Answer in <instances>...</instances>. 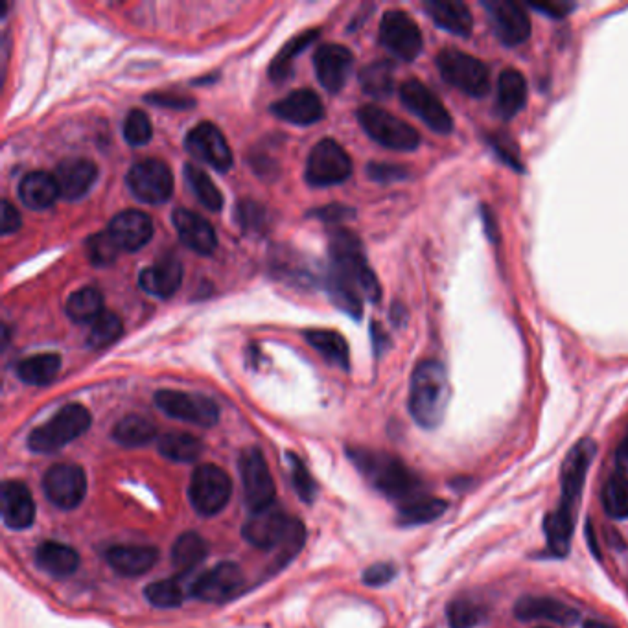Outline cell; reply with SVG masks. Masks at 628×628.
<instances>
[{"instance_id": "59", "label": "cell", "mask_w": 628, "mask_h": 628, "mask_svg": "<svg viewBox=\"0 0 628 628\" xmlns=\"http://www.w3.org/2000/svg\"><path fill=\"white\" fill-rule=\"evenodd\" d=\"M483 220H485V227H487V234H489L490 240L498 242V238H500L498 221H496V216L487 207H483Z\"/></svg>"}, {"instance_id": "6", "label": "cell", "mask_w": 628, "mask_h": 628, "mask_svg": "<svg viewBox=\"0 0 628 628\" xmlns=\"http://www.w3.org/2000/svg\"><path fill=\"white\" fill-rule=\"evenodd\" d=\"M441 76L455 89L470 96H485L490 91V70L481 59L466 52L446 48L437 56Z\"/></svg>"}, {"instance_id": "58", "label": "cell", "mask_w": 628, "mask_h": 628, "mask_svg": "<svg viewBox=\"0 0 628 628\" xmlns=\"http://www.w3.org/2000/svg\"><path fill=\"white\" fill-rule=\"evenodd\" d=\"M492 146L498 150V153H500L501 157H503V161H505V163L511 164V166H514L516 170H522L518 150H516V146H509V140H501L498 139V137H494V139H492Z\"/></svg>"}, {"instance_id": "48", "label": "cell", "mask_w": 628, "mask_h": 628, "mask_svg": "<svg viewBox=\"0 0 628 628\" xmlns=\"http://www.w3.org/2000/svg\"><path fill=\"white\" fill-rule=\"evenodd\" d=\"M118 245L109 233L94 234L87 242V256L96 268L111 266L118 256Z\"/></svg>"}, {"instance_id": "12", "label": "cell", "mask_w": 628, "mask_h": 628, "mask_svg": "<svg viewBox=\"0 0 628 628\" xmlns=\"http://www.w3.org/2000/svg\"><path fill=\"white\" fill-rule=\"evenodd\" d=\"M155 404L164 415L190 424H198L201 428H210L220 419V409L216 402H212L207 396L164 389L155 395Z\"/></svg>"}, {"instance_id": "46", "label": "cell", "mask_w": 628, "mask_h": 628, "mask_svg": "<svg viewBox=\"0 0 628 628\" xmlns=\"http://www.w3.org/2000/svg\"><path fill=\"white\" fill-rule=\"evenodd\" d=\"M122 336V321L113 312H104L96 317L87 336V345L91 349H105L113 345Z\"/></svg>"}, {"instance_id": "3", "label": "cell", "mask_w": 628, "mask_h": 628, "mask_svg": "<svg viewBox=\"0 0 628 628\" xmlns=\"http://www.w3.org/2000/svg\"><path fill=\"white\" fill-rule=\"evenodd\" d=\"M450 402V382L441 361H420L411 376L409 411L415 422L433 430L441 426Z\"/></svg>"}, {"instance_id": "62", "label": "cell", "mask_w": 628, "mask_h": 628, "mask_svg": "<svg viewBox=\"0 0 628 628\" xmlns=\"http://www.w3.org/2000/svg\"><path fill=\"white\" fill-rule=\"evenodd\" d=\"M584 628H616L610 627V625H606V623H601V621H588Z\"/></svg>"}, {"instance_id": "20", "label": "cell", "mask_w": 628, "mask_h": 628, "mask_svg": "<svg viewBox=\"0 0 628 628\" xmlns=\"http://www.w3.org/2000/svg\"><path fill=\"white\" fill-rule=\"evenodd\" d=\"M352 65H354V56L347 47L328 43L317 48L315 52V74L328 93H339L345 87Z\"/></svg>"}, {"instance_id": "42", "label": "cell", "mask_w": 628, "mask_h": 628, "mask_svg": "<svg viewBox=\"0 0 628 628\" xmlns=\"http://www.w3.org/2000/svg\"><path fill=\"white\" fill-rule=\"evenodd\" d=\"M104 297L96 288H82L74 291L67 301V315L76 323H93L96 317L104 314Z\"/></svg>"}, {"instance_id": "17", "label": "cell", "mask_w": 628, "mask_h": 628, "mask_svg": "<svg viewBox=\"0 0 628 628\" xmlns=\"http://www.w3.org/2000/svg\"><path fill=\"white\" fill-rule=\"evenodd\" d=\"M244 584V573L236 564L221 562L199 575L190 588V594L203 603H223L240 594Z\"/></svg>"}, {"instance_id": "34", "label": "cell", "mask_w": 628, "mask_h": 628, "mask_svg": "<svg viewBox=\"0 0 628 628\" xmlns=\"http://www.w3.org/2000/svg\"><path fill=\"white\" fill-rule=\"evenodd\" d=\"M306 341L314 347L328 363L336 365L339 369H349L350 354L349 345L345 338L334 332V330H308L306 334Z\"/></svg>"}, {"instance_id": "19", "label": "cell", "mask_w": 628, "mask_h": 628, "mask_svg": "<svg viewBox=\"0 0 628 628\" xmlns=\"http://www.w3.org/2000/svg\"><path fill=\"white\" fill-rule=\"evenodd\" d=\"M187 150L218 172H227L233 166V152L227 140L220 129L210 122H201L188 131Z\"/></svg>"}, {"instance_id": "44", "label": "cell", "mask_w": 628, "mask_h": 628, "mask_svg": "<svg viewBox=\"0 0 628 628\" xmlns=\"http://www.w3.org/2000/svg\"><path fill=\"white\" fill-rule=\"evenodd\" d=\"M603 507L606 514L616 520L628 518V477L627 474H614L606 481L603 489Z\"/></svg>"}, {"instance_id": "25", "label": "cell", "mask_w": 628, "mask_h": 628, "mask_svg": "<svg viewBox=\"0 0 628 628\" xmlns=\"http://www.w3.org/2000/svg\"><path fill=\"white\" fill-rule=\"evenodd\" d=\"M271 111L280 120L290 122L295 126H310L319 122L325 115L321 98L310 89H299L295 93L288 94L286 98L271 105Z\"/></svg>"}, {"instance_id": "8", "label": "cell", "mask_w": 628, "mask_h": 628, "mask_svg": "<svg viewBox=\"0 0 628 628\" xmlns=\"http://www.w3.org/2000/svg\"><path fill=\"white\" fill-rule=\"evenodd\" d=\"M352 161L336 140L317 142L306 163V181L312 187H332L349 179Z\"/></svg>"}, {"instance_id": "18", "label": "cell", "mask_w": 628, "mask_h": 628, "mask_svg": "<svg viewBox=\"0 0 628 628\" xmlns=\"http://www.w3.org/2000/svg\"><path fill=\"white\" fill-rule=\"evenodd\" d=\"M295 518L286 516L279 507L271 505L268 509L251 512L244 525V538L251 546L258 549H279L284 546L290 535Z\"/></svg>"}, {"instance_id": "47", "label": "cell", "mask_w": 628, "mask_h": 628, "mask_svg": "<svg viewBox=\"0 0 628 628\" xmlns=\"http://www.w3.org/2000/svg\"><path fill=\"white\" fill-rule=\"evenodd\" d=\"M144 595L155 608H177L185 599L183 588L175 579L153 582L146 588Z\"/></svg>"}, {"instance_id": "5", "label": "cell", "mask_w": 628, "mask_h": 628, "mask_svg": "<svg viewBox=\"0 0 628 628\" xmlns=\"http://www.w3.org/2000/svg\"><path fill=\"white\" fill-rule=\"evenodd\" d=\"M358 120L365 133L384 148L396 152H413L420 144L419 133L408 122L396 118L376 105H363Z\"/></svg>"}, {"instance_id": "35", "label": "cell", "mask_w": 628, "mask_h": 628, "mask_svg": "<svg viewBox=\"0 0 628 628\" xmlns=\"http://www.w3.org/2000/svg\"><path fill=\"white\" fill-rule=\"evenodd\" d=\"M446 509H448V503L444 500L430 498V496H419L415 500L400 505L396 522L402 527L430 524V522L439 520Z\"/></svg>"}, {"instance_id": "24", "label": "cell", "mask_w": 628, "mask_h": 628, "mask_svg": "<svg viewBox=\"0 0 628 628\" xmlns=\"http://www.w3.org/2000/svg\"><path fill=\"white\" fill-rule=\"evenodd\" d=\"M2 520L6 527L23 531L34 524L35 501L24 483L6 481L2 485Z\"/></svg>"}, {"instance_id": "52", "label": "cell", "mask_w": 628, "mask_h": 628, "mask_svg": "<svg viewBox=\"0 0 628 628\" xmlns=\"http://www.w3.org/2000/svg\"><path fill=\"white\" fill-rule=\"evenodd\" d=\"M367 174H369V177L374 179V181L391 183V181L406 179V177H408V170L402 168V166H396V164L373 163L367 166Z\"/></svg>"}, {"instance_id": "45", "label": "cell", "mask_w": 628, "mask_h": 628, "mask_svg": "<svg viewBox=\"0 0 628 628\" xmlns=\"http://www.w3.org/2000/svg\"><path fill=\"white\" fill-rule=\"evenodd\" d=\"M446 616L452 628H476L487 619V608L472 599L459 597L448 605Z\"/></svg>"}, {"instance_id": "54", "label": "cell", "mask_w": 628, "mask_h": 628, "mask_svg": "<svg viewBox=\"0 0 628 628\" xmlns=\"http://www.w3.org/2000/svg\"><path fill=\"white\" fill-rule=\"evenodd\" d=\"M146 102L153 105H161V107H170V109H190L194 107V100L175 93H155L146 96Z\"/></svg>"}, {"instance_id": "23", "label": "cell", "mask_w": 628, "mask_h": 628, "mask_svg": "<svg viewBox=\"0 0 628 628\" xmlns=\"http://www.w3.org/2000/svg\"><path fill=\"white\" fill-rule=\"evenodd\" d=\"M174 227L181 242L198 255H212L218 247V238L209 221L198 212L177 209L174 212Z\"/></svg>"}, {"instance_id": "16", "label": "cell", "mask_w": 628, "mask_h": 628, "mask_svg": "<svg viewBox=\"0 0 628 628\" xmlns=\"http://www.w3.org/2000/svg\"><path fill=\"white\" fill-rule=\"evenodd\" d=\"M485 10L490 23L503 45L518 47L531 35L529 13L520 2L514 0H485Z\"/></svg>"}, {"instance_id": "30", "label": "cell", "mask_w": 628, "mask_h": 628, "mask_svg": "<svg viewBox=\"0 0 628 628\" xmlns=\"http://www.w3.org/2000/svg\"><path fill=\"white\" fill-rule=\"evenodd\" d=\"M19 198L28 209L45 210L59 198V188L54 175L32 172L24 175L19 185Z\"/></svg>"}, {"instance_id": "43", "label": "cell", "mask_w": 628, "mask_h": 628, "mask_svg": "<svg viewBox=\"0 0 628 628\" xmlns=\"http://www.w3.org/2000/svg\"><path fill=\"white\" fill-rule=\"evenodd\" d=\"M185 179H187L188 187L192 188L194 196L198 198L203 207H207L212 212H218L223 207V196H221L220 188L214 185V181L210 179L207 172H203L199 166L188 163L185 166Z\"/></svg>"}, {"instance_id": "26", "label": "cell", "mask_w": 628, "mask_h": 628, "mask_svg": "<svg viewBox=\"0 0 628 628\" xmlns=\"http://www.w3.org/2000/svg\"><path fill=\"white\" fill-rule=\"evenodd\" d=\"M98 177V168L89 159H67L59 163L54 179L58 183L61 198L80 199L93 188Z\"/></svg>"}, {"instance_id": "55", "label": "cell", "mask_w": 628, "mask_h": 628, "mask_svg": "<svg viewBox=\"0 0 628 628\" xmlns=\"http://www.w3.org/2000/svg\"><path fill=\"white\" fill-rule=\"evenodd\" d=\"M2 234L4 236H8V234L15 233V231H19V227H21V214H19V210L13 207L10 201H4L2 203Z\"/></svg>"}, {"instance_id": "32", "label": "cell", "mask_w": 628, "mask_h": 628, "mask_svg": "<svg viewBox=\"0 0 628 628\" xmlns=\"http://www.w3.org/2000/svg\"><path fill=\"white\" fill-rule=\"evenodd\" d=\"M527 102V82L520 70L505 69L498 78V111L503 118L518 115Z\"/></svg>"}, {"instance_id": "38", "label": "cell", "mask_w": 628, "mask_h": 628, "mask_svg": "<svg viewBox=\"0 0 628 628\" xmlns=\"http://www.w3.org/2000/svg\"><path fill=\"white\" fill-rule=\"evenodd\" d=\"M395 69L391 61H374L371 65L363 67L360 72V83L363 93L373 96V98H387L395 89Z\"/></svg>"}, {"instance_id": "37", "label": "cell", "mask_w": 628, "mask_h": 628, "mask_svg": "<svg viewBox=\"0 0 628 628\" xmlns=\"http://www.w3.org/2000/svg\"><path fill=\"white\" fill-rule=\"evenodd\" d=\"M205 446L190 433H166L159 441V452L175 463H194L203 454Z\"/></svg>"}, {"instance_id": "33", "label": "cell", "mask_w": 628, "mask_h": 628, "mask_svg": "<svg viewBox=\"0 0 628 628\" xmlns=\"http://www.w3.org/2000/svg\"><path fill=\"white\" fill-rule=\"evenodd\" d=\"M575 518L577 516L560 511V509L547 514L544 531H546L547 549L553 557L564 559L570 555L571 538H573V531H575Z\"/></svg>"}, {"instance_id": "2", "label": "cell", "mask_w": 628, "mask_h": 628, "mask_svg": "<svg viewBox=\"0 0 628 628\" xmlns=\"http://www.w3.org/2000/svg\"><path fill=\"white\" fill-rule=\"evenodd\" d=\"M349 455L352 463L358 466L374 489L382 492L389 500L400 501V505H404L422 496L419 494L422 489L420 477L413 474L395 455L363 448H350Z\"/></svg>"}, {"instance_id": "15", "label": "cell", "mask_w": 628, "mask_h": 628, "mask_svg": "<svg viewBox=\"0 0 628 628\" xmlns=\"http://www.w3.org/2000/svg\"><path fill=\"white\" fill-rule=\"evenodd\" d=\"M43 490L52 505L70 511L76 509L85 498L87 476L82 466L69 463L50 466L43 477Z\"/></svg>"}, {"instance_id": "50", "label": "cell", "mask_w": 628, "mask_h": 628, "mask_svg": "<svg viewBox=\"0 0 628 628\" xmlns=\"http://www.w3.org/2000/svg\"><path fill=\"white\" fill-rule=\"evenodd\" d=\"M288 461H290L291 468V483L297 490L299 498L304 503H312L315 500V492H317L314 477L310 476L308 468L304 466L303 461L297 455L288 454Z\"/></svg>"}, {"instance_id": "41", "label": "cell", "mask_w": 628, "mask_h": 628, "mask_svg": "<svg viewBox=\"0 0 628 628\" xmlns=\"http://www.w3.org/2000/svg\"><path fill=\"white\" fill-rule=\"evenodd\" d=\"M317 37H319L317 30H308V32H303V34L297 35V37H293L291 41H288L286 47L282 48L279 54L275 56V59H273V63L269 67V76L275 82H284L286 78H290L293 59L310 47Z\"/></svg>"}, {"instance_id": "22", "label": "cell", "mask_w": 628, "mask_h": 628, "mask_svg": "<svg viewBox=\"0 0 628 628\" xmlns=\"http://www.w3.org/2000/svg\"><path fill=\"white\" fill-rule=\"evenodd\" d=\"M514 616L522 621H551L570 627L579 621V612L553 597H522L514 606Z\"/></svg>"}, {"instance_id": "60", "label": "cell", "mask_w": 628, "mask_h": 628, "mask_svg": "<svg viewBox=\"0 0 628 628\" xmlns=\"http://www.w3.org/2000/svg\"><path fill=\"white\" fill-rule=\"evenodd\" d=\"M616 463L623 474H628V431L627 435L623 437V441L619 442V446H617Z\"/></svg>"}, {"instance_id": "39", "label": "cell", "mask_w": 628, "mask_h": 628, "mask_svg": "<svg viewBox=\"0 0 628 628\" xmlns=\"http://www.w3.org/2000/svg\"><path fill=\"white\" fill-rule=\"evenodd\" d=\"M207 542L198 533H185L175 540L172 547V564L181 573L196 570L207 559Z\"/></svg>"}, {"instance_id": "53", "label": "cell", "mask_w": 628, "mask_h": 628, "mask_svg": "<svg viewBox=\"0 0 628 628\" xmlns=\"http://www.w3.org/2000/svg\"><path fill=\"white\" fill-rule=\"evenodd\" d=\"M396 577V568L393 564H374L371 568H367L365 573H363V582L367 584V586H373V588H378V586H385V584H389V582L393 581Z\"/></svg>"}, {"instance_id": "56", "label": "cell", "mask_w": 628, "mask_h": 628, "mask_svg": "<svg viewBox=\"0 0 628 628\" xmlns=\"http://www.w3.org/2000/svg\"><path fill=\"white\" fill-rule=\"evenodd\" d=\"M536 12L544 13L551 19H562L570 15L577 6L573 2H553V4H529Z\"/></svg>"}, {"instance_id": "36", "label": "cell", "mask_w": 628, "mask_h": 628, "mask_svg": "<svg viewBox=\"0 0 628 628\" xmlns=\"http://www.w3.org/2000/svg\"><path fill=\"white\" fill-rule=\"evenodd\" d=\"M61 358L54 352L35 354L17 363V376L28 385H47L58 376Z\"/></svg>"}, {"instance_id": "11", "label": "cell", "mask_w": 628, "mask_h": 628, "mask_svg": "<svg viewBox=\"0 0 628 628\" xmlns=\"http://www.w3.org/2000/svg\"><path fill=\"white\" fill-rule=\"evenodd\" d=\"M129 190L135 198L148 205H161L168 201L174 192L172 170L157 159L137 163L128 172Z\"/></svg>"}, {"instance_id": "13", "label": "cell", "mask_w": 628, "mask_h": 628, "mask_svg": "<svg viewBox=\"0 0 628 628\" xmlns=\"http://www.w3.org/2000/svg\"><path fill=\"white\" fill-rule=\"evenodd\" d=\"M400 98L409 111L428 126V128L448 135L454 129V118L444 107L441 98L428 89L419 80H408L400 85Z\"/></svg>"}, {"instance_id": "14", "label": "cell", "mask_w": 628, "mask_h": 628, "mask_svg": "<svg viewBox=\"0 0 628 628\" xmlns=\"http://www.w3.org/2000/svg\"><path fill=\"white\" fill-rule=\"evenodd\" d=\"M380 43L395 58L413 61L422 50V34L419 24L408 13L400 10L385 12L380 23Z\"/></svg>"}, {"instance_id": "49", "label": "cell", "mask_w": 628, "mask_h": 628, "mask_svg": "<svg viewBox=\"0 0 628 628\" xmlns=\"http://www.w3.org/2000/svg\"><path fill=\"white\" fill-rule=\"evenodd\" d=\"M152 122L140 109H133L124 120V139L131 146H144L152 140Z\"/></svg>"}, {"instance_id": "27", "label": "cell", "mask_w": 628, "mask_h": 628, "mask_svg": "<svg viewBox=\"0 0 628 628\" xmlns=\"http://www.w3.org/2000/svg\"><path fill=\"white\" fill-rule=\"evenodd\" d=\"M105 559L113 570L124 577H139L152 570L159 560V551L152 546H113L107 549Z\"/></svg>"}, {"instance_id": "4", "label": "cell", "mask_w": 628, "mask_h": 628, "mask_svg": "<svg viewBox=\"0 0 628 628\" xmlns=\"http://www.w3.org/2000/svg\"><path fill=\"white\" fill-rule=\"evenodd\" d=\"M89 428L91 413L82 404H67L47 424L30 433L28 448L35 454H54L63 446L80 439Z\"/></svg>"}, {"instance_id": "61", "label": "cell", "mask_w": 628, "mask_h": 628, "mask_svg": "<svg viewBox=\"0 0 628 628\" xmlns=\"http://www.w3.org/2000/svg\"><path fill=\"white\" fill-rule=\"evenodd\" d=\"M371 334H373L374 339V350H376V354L380 356L382 352H384L387 347H389V341H387V334H385L384 330L378 326V323H373V328H371Z\"/></svg>"}, {"instance_id": "7", "label": "cell", "mask_w": 628, "mask_h": 628, "mask_svg": "<svg viewBox=\"0 0 628 628\" xmlns=\"http://www.w3.org/2000/svg\"><path fill=\"white\" fill-rule=\"evenodd\" d=\"M190 503L203 516H214L225 509L233 494V481L216 465H201L190 479Z\"/></svg>"}, {"instance_id": "10", "label": "cell", "mask_w": 628, "mask_h": 628, "mask_svg": "<svg viewBox=\"0 0 628 628\" xmlns=\"http://www.w3.org/2000/svg\"><path fill=\"white\" fill-rule=\"evenodd\" d=\"M240 474L244 485L245 505L256 512L275 505V481L268 461L258 448H247L240 455Z\"/></svg>"}, {"instance_id": "57", "label": "cell", "mask_w": 628, "mask_h": 628, "mask_svg": "<svg viewBox=\"0 0 628 628\" xmlns=\"http://www.w3.org/2000/svg\"><path fill=\"white\" fill-rule=\"evenodd\" d=\"M314 216H317L321 221H345L354 216V210L345 207V205H328V207L315 210Z\"/></svg>"}, {"instance_id": "9", "label": "cell", "mask_w": 628, "mask_h": 628, "mask_svg": "<svg viewBox=\"0 0 628 628\" xmlns=\"http://www.w3.org/2000/svg\"><path fill=\"white\" fill-rule=\"evenodd\" d=\"M597 454V444L592 439H582L577 442L566 455L562 474H560V485H562V498H560V511L568 512L577 516V505L581 501L584 481L588 476L590 465Z\"/></svg>"}, {"instance_id": "51", "label": "cell", "mask_w": 628, "mask_h": 628, "mask_svg": "<svg viewBox=\"0 0 628 628\" xmlns=\"http://www.w3.org/2000/svg\"><path fill=\"white\" fill-rule=\"evenodd\" d=\"M238 220L247 231H258V229H264L268 216L262 205H258L255 201H244L238 207Z\"/></svg>"}, {"instance_id": "40", "label": "cell", "mask_w": 628, "mask_h": 628, "mask_svg": "<svg viewBox=\"0 0 628 628\" xmlns=\"http://www.w3.org/2000/svg\"><path fill=\"white\" fill-rule=\"evenodd\" d=\"M157 428L152 420L140 415H128L113 428V439L126 448H139L153 441Z\"/></svg>"}, {"instance_id": "28", "label": "cell", "mask_w": 628, "mask_h": 628, "mask_svg": "<svg viewBox=\"0 0 628 628\" xmlns=\"http://www.w3.org/2000/svg\"><path fill=\"white\" fill-rule=\"evenodd\" d=\"M183 280V268L175 258H163L152 268L140 273V288L157 299H170L179 290Z\"/></svg>"}, {"instance_id": "29", "label": "cell", "mask_w": 628, "mask_h": 628, "mask_svg": "<svg viewBox=\"0 0 628 628\" xmlns=\"http://www.w3.org/2000/svg\"><path fill=\"white\" fill-rule=\"evenodd\" d=\"M424 8L435 21L437 26L444 28L450 34L459 37H468L474 28L472 13L465 2L459 0H428L424 2Z\"/></svg>"}, {"instance_id": "21", "label": "cell", "mask_w": 628, "mask_h": 628, "mask_svg": "<svg viewBox=\"0 0 628 628\" xmlns=\"http://www.w3.org/2000/svg\"><path fill=\"white\" fill-rule=\"evenodd\" d=\"M107 233L111 234L118 249L135 253L152 240L153 223L142 210H124L109 223Z\"/></svg>"}, {"instance_id": "1", "label": "cell", "mask_w": 628, "mask_h": 628, "mask_svg": "<svg viewBox=\"0 0 628 628\" xmlns=\"http://www.w3.org/2000/svg\"><path fill=\"white\" fill-rule=\"evenodd\" d=\"M330 269L326 273V290L343 312L360 319L363 299L378 303L382 288L369 268L363 245L356 234L339 229L330 236Z\"/></svg>"}, {"instance_id": "31", "label": "cell", "mask_w": 628, "mask_h": 628, "mask_svg": "<svg viewBox=\"0 0 628 628\" xmlns=\"http://www.w3.org/2000/svg\"><path fill=\"white\" fill-rule=\"evenodd\" d=\"M35 560L41 570L47 571L54 577H69L80 568L78 551L59 542L41 544L35 551Z\"/></svg>"}]
</instances>
